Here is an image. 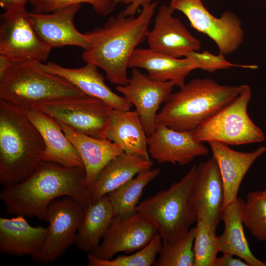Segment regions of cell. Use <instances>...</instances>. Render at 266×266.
Returning a JSON list of instances; mask_svg holds the SVG:
<instances>
[{
  "instance_id": "1",
  "label": "cell",
  "mask_w": 266,
  "mask_h": 266,
  "mask_svg": "<svg viewBox=\"0 0 266 266\" xmlns=\"http://www.w3.org/2000/svg\"><path fill=\"white\" fill-rule=\"evenodd\" d=\"M68 196L86 209L92 203L85 184L84 167H67L42 161L36 170L21 182L4 187L0 199L6 213L44 220L50 203Z\"/></svg>"
},
{
  "instance_id": "2",
  "label": "cell",
  "mask_w": 266,
  "mask_h": 266,
  "mask_svg": "<svg viewBox=\"0 0 266 266\" xmlns=\"http://www.w3.org/2000/svg\"><path fill=\"white\" fill-rule=\"evenodd\" d=\"M158 3L143 6L137 17L126 16L122 12L102 26L84 33L89 46L82 53L83 60L101 68L111 83L126 85L130 60L136 47L146 39Z\"/></svg>"
},
{
  "instance_id": "3",
  "label": "cell",
  "mask_w": 266,
  "mask_h": 266,
  "mask_svg": "<svg viewBox=\"0 0 266 266\" xmlns=\"http://www.w3.org/2000/svg\"><path fill=\"white\" fill-rule=\"evenodd\" d=\"M43 138L26 111L0 100V183L7 187L30 176L42 161Z\"/></svg>"
},
{
  "instance_id": "4",
  "label": "cell",
  "mask_w": 266,
  "mask_h": 266,
  "mask_svg": "<svg viewBox=\"0 0 266 266\" xmlns=\"http://www.w3.org/2000/svg\"><path fill=\"white\" fill-rule=\"evenodd\" d=\"M248 86L222 85L210 78L193 79L172 94L158 113L156 126L192 132Z\"/></svg>"
},
{
  "instance_id": "5",
  "label": "cell",
  "mask_w": 266,
  "mask_h": 266,
  "mask_svg": "<svg viewBox=\"0 0 266 266\" xmlns=\"http://www.w3.org/2000/svg\"><path fill=\"white\" fill-rule=\"evenodd\" d=\"M196 172L194 165L180 180L145 199L136 207L154 225L162 241L183 234L197 221L193 199Z\"/></svg>"
},
{
  "instance_id": "6",
  "label": "cell",
  "mask_w": 266,
  "mask_h": 266,
  "mask_svg": "<svg viewBox=\"0 0 266 266\" xmlns=\"http://www.w3.org/2000/svg\"><path fill=\"white\" fill-rule=\"evenodd\" d=\"M36 63L11 64L0 79V100L25 110L38 102L85 95L64 78L40 69Z\"/></svg>"
},
{
  "instance_id": "7",
  "label": "cell",
  "mask_w": 266,
  "mask_h": 266,
  "mask_svg": "<svg viewBox=\"0 0 266 266\" xmlns=\"http://www.w3.org/2000/svg\"><path fill=\"white\" fill-rule=\"evenodd\" d=\"M252 91L248 85L237 97L195 129L192 133L199 141H215L228 145L261 143L263 132L247 112Z\"/></svg>"
},
{
  "instance_id": "8",
  "label": "cell",
  "mask_w": 266,
  "mask_h": 266,
  "mask_svg": "<svg viewBox=\"0 0 266 266\" xmlns=\"http://www.w3.org/2000/svg\"><path fill=\"white\" fill-rule=\"evenodd\" d=\"M32 107L80 133L100 139H107L113 110L106 102L87 95L38 102Z\"/></svg>"
},
{
  "instance_id": "9",
  "label": "cell",
  "mask_w": 266,
  "mask_h": 266,
  "mask_svg": "<svg viewBox=\"0 0 266 266\" xmlns=\"http://www.w3.org/2000/svg\"><path fill=\"white\" fill-rule=\"evenodd\" d=\"M86 208L74 199L65 196L53 200L44 220L48 223V233L41 249L32 259L46 265L60 258L74 243Z\"/></svg>"
},
{
  "instance_id": "10",
  "label": "cell",
  "mask_w": 266,
  "mask_h": 266,
  "mask_svg": "<svg viewBox=\"0 0 266 266\" xmlns=\"http://www.w3.org/2000/svg\"><path fill=\"white\" fill-rule=\"evenodd\" d=\"M0 57L11 64L46 61L49 47L34 29L26 8L1 15Z\"/></svg>"
},
{
  "instance_id": "11",
  "label": "cell",
  "mask_w": 266,
  "mask_h": 266,
  "mask_svg": "<svg viewBox=\"0 0 266 266\" xmlns=\"http://www.w3.org/2000/svg\"><path fill=\"white\" fill-rule=\"evenodd\" d=\"M169 6L184 14L191 26L206 35L224 55L236 51L244 37L240 18L231 11L220 17L214 16L206 8L202 0H170Z\"/></svg>"
},
{
  "instance_id": "12",
  "label": "cell",
  "mask_w": 266,
  "mask_h": 266,
  "mask_svg": "<svg viewBox=\"0 0 266 266\" xmlns=\"http://www.w3.org/2000/svg\"><path fill=\"white\" fill-rule=\"evenodd\" d=\"M158 234L154 225L141 213L126 217L114 216L101 242L92 253L110 260L117 253H132L146 246Z\"/></svg>"
},
{
  "instance_id": "13",
  "label": "cell",
  "mask_w": 266,
  "mask_h": 266,
  "mask_svg": "<svg viewBox=\"0 0 266 266\" xmlns=\"http://www.w3.org/2000/svg\"><path fill=\"white\" fill-rule=\"evenodd\" d=\"M174 86L171 81L154 80L138 68H133L127 84L117 85L115 89L135 106L149 136L156 129V118L160 105L170 98Z\"/></svg>"
},
{
  "instance_id": "14",
  "label": "cell",
  "mask_w": 266,
  "mask_h": 266,
  "mask_svg": "<svg viewBox=\"0 0 266 266\" xmlns=\"http://www.w3.org/2000/svg\"><path fill=\"white\" fill-rule=\"evenodd\" d=\"M174 10L162 5L158 9L153 29L146 37L149 48L168 56L180 58L198 51L201 42L188 31L180 20L173 16Z\"/></svg>"
},
{
  "instance_id": "15",
  "label": "cell",
  "mask_w": 266,
  "mask_h": 266,
  "mask_svg": "<svg viewBox=\"0 0 266 266\" xmlns=\"http://www.w3.org/2000/svg\"><path fill=\"white\" fill-rule=\"evenodd\" d=\"M193 199L197 215L216 233L224 208L223 183L216 160L212 157L197 166Z\"/></svg>"
},
{
  "instance_id": "16",
  "label": "cell",
  "mask_w": 266,
  "mask_h": 266,
  "mask_svg": "<svg viewBox=\"0 0 266 266\" xmlns=\"http://www.w3.org/2000/svg\"><path fill=\"white\" fill-rule=\"evenodd\" d=\"M149 155L158 163L186 165L209 152L203 142L197 140L192 132H182L165 126H156L147 137Z\"/></svg>"
},
{
  "instance_id": "17",
  "label": "cell",
  "mask_w": 266,
  "mask_h": 266,
  "mask_svg": "<svg viewBox=\"0 0 266 266\" xmlns=\"http://www.w3.org/2000/svg\"><path fill=\"white\" fill-rule=\"evenodd\" d=\"M81 4L68 5L48 13L29 12V15L38 34L51 48L75 46L85 50L89 46L86 36L74 24Z\"/></svg>"
},
{
  "instance_id": "18",
  "label": "cell",
  "mask_w": 266,
  "mask_h": 266,
  "mask_svg": "<svg viewBox=\"0 0 266 266\" xmlns=\"http://www.w3.org/2000/svg\"><path fill=\"white\" fill-rule=\"evenodd\" d=\"M86 63L79 68H67L51 62L46 64L37 62L36 65L43 71L64 78L85 95L106 102L114 110H131L133 105L124 97L117 95L108 87L99 67L93 63Z\"/></svg>"
},
{
  "instance_id": "19",
  "label": "cell",
  "mask_w": 266,
  "mask_h": 266,
  "mask_svg": "<svg viewBox=\"0 0 266 266\" xmlns=\"http://www.w3.org/2000/svg\"><path fill=\"white\" fill-rule=\"evenodd\" d=\"M57 122L81 159L85 172V184L89 190L103 168L125 152L108 139L90 136Z\"/></svg>"
},
{
  "instance_id": "20",
  "label": "cell",
  "mask_w": 266,
  "mask_h": 266,
  "mask_svg": "<svg viewBox=\"0 0 266 266\" xmlns=\"http://www.w3.org/2000/svg\"><path fill=\"white\" fill-rule=\"evenodd\" d=\"M208 143L221 173L225 207L238 198V192L244 177L255 161L266 153V147L261 146L253 151L242 152L233 150L223 143Z\"/></svg>"
},
{
  "instance_id": "21",
  "label": "cell",
  "mask_w": 266,
  "mask_h": 266,
  "mask_svg": "<svg viewBox=\"0 0 266 266\" xmlns=\"http://www.w3.org/2000/svg\"><path fill=\"white\" fill-rule=\"evenodd\" d=\"M25 111L43 138L42 161L67 167H84L77 151L57 121L33 107Z\"/></svg>"
},
{
  "instance_id": "22",
  "label": "cell",
  "mask_w": 266,
  "mask_h": 266,
  "mask_svg": "<svg viewBox=\"0 0 266 266\" xmlns=\"http://www.w3.org/2000/svg\"><path fill=\"white\" fill-rule=\"evenodd\" d=\"M48 228L32 226L25 217L0 218V251L17 257H32L43 246Z\"/></svg>"
},
{
  "instance_id": "23",
  "label": "cell",
  "mask_w": 266,
  "mask_h": 266,
  "mask_svg": "<svg viewBox=\"0 0 266 266\" xmlns=\"http://www.w3.org/2000/svg\"><path fill=\"white\" fill-rule=\"evenodd\" d=\"M129 68L145 69L151 79L158 81H171L175 86L185 84L187 75L196 69L188 58H174L150 48H137L130 60Z\"/></svg>"
},
{
  "instance_id": "24",
  "label": "cell",
  "mask_w": 266,
  "mask_h": 266,
  "mask_svg": "<svg viewBox=\"0 0 266 266\" xmlns=\"http://www.w3.org/2000/svg\"><path fill=\"white\" fill-rule=\"evenodd\" d=\"M147 135L137 111L113 109L107 139L125 153L149 160Z\"/></svg>"
},
{
  "instance_id": "25",
  "label": "cell",
  "mask_w": 266,
  "mask_h": 266,
  "mask_svg": "<svg viewBox=\"0 0 266 266\" xmlns=\"http://www.w3.org/2000/svg\"><path fill=\"white\" fill-rule=\"evenodd\" d=\"M153 162L124 153L110 162L89 189L92 203L115 190L142 171L151 169Z\"/></svg>"
},
{
  "instance_id": "26",
  "label": "cell",
  "mask_w": 266,
  "mask_h": 266,
  "mask_svg": "<svg viewBox=\"0 0 266 266\" xmlns=\"http://www.w3.org/2000/svg\"><path fill=\"white\" fill-rule=\"evenodd\" d=\"M242 200L237 198L224 208L221 221L224 224V230L218 236L220 252L237 256L249 266H265V263L252 253L246 238L241 213Z\"/></svg>"
},
{
  "instance_id": "27",
  "label": "cell",
  "mask_w": 266,
  "mask_h": 266,
  "mask_svg": "<svg viewBox=\"0 0 266 266\" xmlns=\"http://www.w3.org/2000/svg\"><path fill=\"white\" fill-rule=\"evenodd\" d=\"M114 216L108 195L92 203L86 209L78 229L75 243L77 248L87 253L95 251Z\"/></svg>"
},
{
  "instance_id": "28",
  "label": "cell",
  "mask_w": 266,
  "mask_h": 266,
  "mask_svg": "<svg viewBox=\"0 0 266 266\" xmlns=\"http://www.w3.org/2000/svg\"><path fill=\"white\" fill-rule=\"evenodd\" d=\"M160 172L158 168L142 171L135 177L107 194L115 216L126 217L136 213V207L143 190Z\"/></svg>"
},
{
  "instance_id": "29",
  "label": "cell",
  "mask_w": 266,
  "mask_h": 266,
  "mask_svg": "<svg viewBox=\"0 0 266 266\" xmlns=\"http://www.w3.org/2000/svg\"><path fill=\"white\" fill-rule=\"evenodd\" d=\"M195 227L171 240L163 241L154 266H194Z\"/></svg>"
},
{
  "instance_id": "30",
  "label": "cell",
  "mask_w": 266,
  "mask_h": 266,
  "mask_svg": "<svg viewBox=\"0 0 266 266\" xmlns=\"http://www.w3.org/2000/svg\"><path fill=\"white\" fill-rule=\"evenodd\" d=\"M245 226L260 241H266V196L263 191L248 192L241 205Z\"/></svg>"
},
{
  "instance_id": "31",
  "label": "cell",
  "mask_w": 266,
  "mask_h": 266,
  "mask_svg": "<svg viewBox=\"0 0 266 266\" xmlns=\"http://www.w3.org/2000/svg\"><path fill=\"white\" fill-rule=\"evenodd\" d=\"M162 239L157 234L144 248L128 256L103 260L90 253L87 255L88 266H151L153 265L162 245Z\"/></svg>"
},
{
  "instance_id": "32",
  "label": "cell",
  "mask_w": 266,
  "mask_h": 266,
  "mask_svg": "<svg viewBox=\"0 0 266 266\" xmlns=\"http://www.w3.org/2000/svg\"><path fill=\"white\" fill-rule=\"evenodd\" d=\"M195 229L194 266H216L220 252L218 236L200 220H197Z\"/></svg>"
},
{
  "instance_id": "33",
  "label": "cell",
  "mask_w": 266,
  "mask_h": 266,
  "mask_svg": "<svg viewBox=\"0 0 266 266\" xmlns=\"http://www.w3.org/2000/svg\"><path fill=\"white\" fill-rule=\"evenodd\" d=\"M34 13H48L58 9L74 4L83 3L90 4L95 12L106 16L114 9L116 4L113 0H29Z\"/></svg>"
},
{
  "instance_id": "34",
  "label": "cell",
  "mask_w": 266,
  "mask_h": 266,
  "mask_svg": "<svg viewBox=\"0 0 266 266\" xmlns=\"http://www.w3.org/2000/svg\"><path fill=\"white\" fill-rule=\"evenodd\" d=\"M221 52L215 55L207 50L201 52L192 51L185 57L190 59L194 64L196 69H200L213 72L218 70H225L233 67L256 69L258 66L255 65H238L228 61Z\"/></svg>"
},
{
  "instance_id": "35",
  "label": "cell",
  "mask_w": 266,
  "mask_h": 266,
  "mask_svg": "<svg viewBox=\"0 0 266 266\" xmlns=\"http://www.w3.org/2000/svg\"><path fill=\"white\" fill-rule=\"evenodd\" d=\"M154 0H113L116 5L118 3L128 4L126 8L122 11L126 16H134L140 7L149 4Z\"/></svg>"
},
{
  "instance_id": "36",
  "label": "cell",
  "mask_w": 266,
  "mask_h": 266,
  "mask_svg": "<svg viewBox=\"0 0 266 266\" xmlns=\"http://www.w3.org/2000/svg\"><path fill=\"white\" fill-rule=\"evenodd\" d=\"M233 256L223 254L218 257L216 266H249L240 258H234Z\"/></svg>"
},
{
  "instance_id": "37",
  "label": "cell",
  "mask_w": 266,
  "mask_h": 266,
  "mask_svg": "<svg viewBox=\"0 0 266 266\" xmlns=\"http://www.w3.org/2000/svg\"><path fill=\"white\" fill-rule=\"evenodd\" d=\"M29 0H0V5L5 11H10L25 8Z\"/></svg>"
},
{
  "instance_id": "38",
  "label": "cell",
  "mask_w": 266,
  "mask_h": 266,
  "mask_svg": "<svg viewBox=\"0 0 266 266\" xmlns=\"http://www.w3.org/2000/svg\"><path fill=\"white\" fill-rule=\"evenodd\" d=\"M263 192L264 194V195L266 196V189L264 191H263Z\"/></svg>"
},
{
  "instance_id": "39",
  "label": "cell",
  "mask_w": 266,
  "mask_h": 266,
  "mask_svg": "<svg viewBox=\"0 0 266 266\" xmlns=\"http://www.w3.org/2000/svg\"><path fill=\"white\" fill-rule=\"evenodd\" d=\"M264 263H265V266H266V261Z\"/></svg>"
},
{
  "instance_id": "40",
  "label": "cell",
  "mask_w": 266,
  "mask_h": 266,
  "mask_svg": "<svg viewBox=\"0 0 266 266\" xmlns=\"http://www.w3.org/2000/svg\"><path fill=\"white\" fill-rule=\"evenodd\" d=\"M265 0V2H266V0Z\"/></svg>"
}]
</instances>
